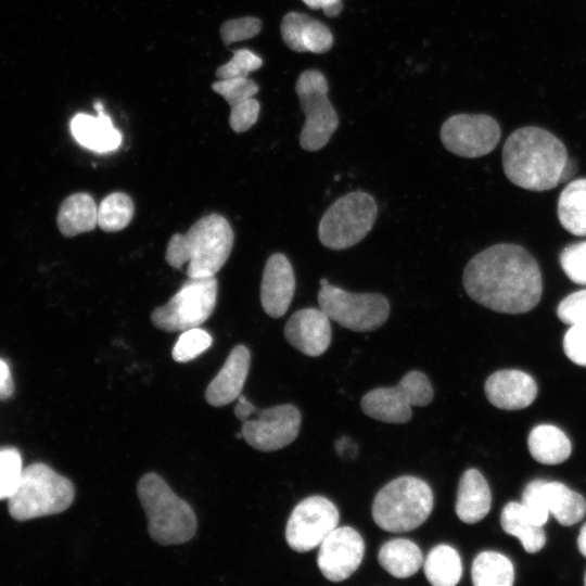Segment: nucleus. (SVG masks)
I'll use <instances>...</instances> for the list:
<instances>
[{
    "mask_svg": "<svg viewBox=\"0 0 586 586\" xmlns=\"http://www.w3.org/2000/svg\"><path fill=\"white\" fill-rule=\"evenodd\" d=\"M462 281L474 302L504 314L533 309L543 292L537 262L525 249L510 243L489 246L473 256Z\"/></svg>",
    "mask_w": 586,
    "mask_h": 586,
    "instance_id": "nucleus-1",
    "label": "nucleus"
},
{
    "mask_svg": "<svg viewBox=\"0 0 586 586\" xmlns=\"http://www.w3.org/2000/svg\"><path fill=\"white\" fill-rule=\"evenodd\" d=\"M571 160L561 140L535 126L514 130L502 148L507 178L523 189L546 191L571 176Z\"/></svg>",
    "mask_w": 586,
    "mask_h": 586,
    "instance_id": "nucleus-2",
    "label": "nucleus"
},
{
    "mask_svg": "<svg viewBox=\"0 0 586 586\" xmlns=\"http://www.w3.org/2000/svg\"><path fill=\"white\" fill-rule=\"evenodd\" d=\"M233 239L227 219L209 214L195 221L184 234L176 233L170 238L165 259L176 269L186 266L189 278L214 277L227 262Z\"/></svg>",
    "mask_w": 586,
    "mask_h": 586,
    "instance_id": "nucleus-3",
    "label": "nucleus"
},
{
    "mask_svg": "<svg viewBox=\"0 0 586 586\" xmlns=\"http://www.w3.org/2000/svg\"><path fill=\"white\" fill-rule=\"evenodd\" d=\"M138 498L148 518L151 538L162 546L184 544L196 532V518L191 506L177 496L163 477L154 472L137 484Z\"/></svg>",
    "mask_w": 586,
    "mask_h": 586,
    "instance_id": "nucleus-4",
    "label": "nucleus"
},
{
    "mask_svg": "<svg viewBox=\"0 0 586 586\" xmlns=\"http://www.w3.org/2000/svg\"><path fill=\"white\" fill-rule=\"evenodd\" d=\"M432 508L431 487L419 477L405 475L378 492L372 504V518L380 528L403 533L423 524Z\"/></svg>",
    "mask_w": 586,
    "mask_h": 586,
    "instance_id": "nucleus-5",
    "label": "nucleus"
},
{
    "mask_svg": "<svg viewBox=\"0 0 586 586\" xmlns=\"http://www.w3.org/2000/svg\"><path fill=\"white\" fill-rule=\"evenodd\" d=\"M72 482L43 463H34L23 470L15 492L8 499L11 517L27 521L61 513L73 502Z\"/></svg>",
    "mask_w": 586,
    "mask_h": 586,
    "instance_id": "nucleus-6",
    "label": "nucleus"
},
{
    "mask_svg": "<svg viewBox=\"0 0 586 586\" xmlns=\"http://www.w3.org/2000/svg\"><path fill=\"white\" fill-rule=\"evenodd\" d=\"M378 206L372 195L354 191L339 198L323 214L318 227L321 244L341 251L360 242L372 229Z\"/></svg>",
    "mask_w": 586,
    "mask_h": 586,
    "instance_id": "nucleus-7",
    "label": "nucleus"
},
{
    "mask_svg": "<svg viewBox=\"0 0 586 586\" xmlns=\"http://www.w3.org/2000/svg\"><path fill=\"white\" fill-rule=\"evenodd\" d=\"M217 292L214 277L189 278L165 305L153 310L151 321L166 332L196 328L212 315Z\"/></svg>",
    "mask_w": 586,
    "mask_h": 586,
    "instance_id": "nucleus-8",
    "label": "nucleus"
},
{
    "mask_svg": "<svg viewBox=\"0 0 586 586\" xmlns=\"http://www.w3.org/2000/svg\"><path fill=\"white\" fill-rule=\"evenodd\" d=\"M328 82L317 69L303 72L295 86L305 124L300 133V144L306 151H318L330 140L339 126L337 114L329 101Z\"/></svg>",
    "mask_w": 586,
    "mask_h": 586,
    "instance_id": "nucleus-9",
    "label": "nucleus"
},
{
    "mask_svg": "<svg viewBox=\"0 0 586 586\" xmlns=\"http://www.w3.org/2000/svg\"><path fill=\"white\" fill-rule=\"evenodd\" d=\"M433 399L428 377L418 370L407 372L396 386L374 388L364 395L362 411L386 423H405L412 416L411 407H423Z\"/></svg>",
    "mask_w": 586,
    "mask_h": 586,
    "instance_id": "nucleus-10",
    "label": "nucleus"
},
{
    "mask_svg": "<svg viewBox=\"0 0 586 586\" xmlns=\"http://www.w3.org/2000/svg\"><path fill=\"white\" fill-rule=\"evenodd\" d=\"M318 303L331 320L355 332L373 331L390 315L388 301L382 294L351 293L331 284L320 288Z\"/></svg>",
    "mask_w": 586,
    "mask_h": 586,
    "instance_id": "nucleus-11",
    "label": "nucleus"
},
{
    "mask_svg": "<svg viewBox=\"0 0 586 586\" xmlns=\"http://www.w3.org/2000/svg\"><path fill=\"white\" fill-rule=\"evenodd\" d=\"M521 502L539 525L547 522L549 513L565 526L577 523L586 513L585 498L555 481L537 479L530 482L522 493Z\"/></svg>",
    "mask_w": 586,
    "mask_h": 586,
    "instance_id": "nucleus-12",
    "label": "nucleus"
},
{
    "mask_svg": "<svg viewBox=\"0 0 586 586\" xmlns=\"http://www.w3.org/2000/svg\"><path fill=\"white\" fill-rule=\"evenodd\" d=\"M340 514L335 505L322 496H310L298 502L285 527V539L297 552L309 551L337 526Z\"/></svg>",
    "mask_w": 586,
    "mask_h": 586,
    "instance_id": "nucleus-13",
    "label": "nucleus"
},
{
    "mask_svg": "<svg viewBox=\"0 0 586 586\" xmlns=\"http://www.w3.org/2000/svg\"><path fill=\"white\" fill-rule=\"evenodd\" d=\"M500 139V127L486 114H457L441 128L444 146L458 156L474 158L492 152Z\"/></svg>",
    "mask_w": 586,
    "mask_h": 586,
    "instance_id": "nucleus-14",
    "label": "nucleus"
},
{
    "mask_svg": "<svg viewBox=\"0 0 586 586\" xmlns=\"http://www.w3.org/2000/svg\"><path fill=\"white\" fill-rule=\"evenodd\" d=\"M242 421L241 433L245 442L260 451H273L291 444L298 435L301 412L290 404L267 409H255Z\"/></svg>",
    "mask_w": 586,
    "mask_h": 586,
    "instance_id": "nucleus-15",
    "label": "nucleus"
},
{
    "mask_svg": "<svg viewBox=\"0 0 586 586\" xmlns=\"http://www.w3.org/2000/svg\"><path fill=\"white\" fill-rule=\"evenodd\" d=\"M364 553L360 534L351 526H336L319 545L317 564L327 579L342 582L358 569Z\"/></svg>",
    "mask_w": 586,
    "mask_h": 586,
    "instance_id": "nucleus-16",
    "label": "nucleus"
},
{
    "mask_svg": "<svg viewBox=\"0 0 586 586\" xmlns=\"http://www.w3.org/2000/svg\"><path fill=\"white\" fill-rule=\"evenodd\" d=\"M284 336L301 353L317 357L329 347L332 339L330 318L320 308H303L286 321Z\"/></svg>",
    "mask_w": 586,
    "mask_h": 586,
    "instance_id": "nucleus-17",
    "label": "nucleus"
},
{
    "mask_svg": "<svg viewBox=\"0 0 586 586\" xmlns=\"http://www.w3.org/2000/svg\"><path fill=\"white\" fill-rule=\"evenodd\" d=\"M295 291V276L288 257L272 254L266 262L260 284V303L264 311L280 318L289 309Z\"/></svg>",
    "mask_w": 586,
    "mask_h": 586,
    "instance_id": "nucleus-18",
    "label": "nucleus"
},
{
    "mask_svg": "<svg viewBox=\"0 0 586 586\" xmlns=\"http://www.w3.org/2000/svg\"><path fill=\"white\" fill-rule=\"evenodd\" d=\"M488 402L497 408L518 410L530 406L536 395L535 380L527 373L506 369L491 374L484 386Z\"/></svg>",
    "mask_w": 586,
    "mask_h": 586,
    "instance_id": "nucleus-19",
    "label": "nucleus"
},
{
    "mask_svg": "<svg viewBox=\"0 0 586 586\" xmlns=\"http://www.w3.org/2000/svg\"><path fill=\"white\" fill-rule=\"evenodd\" d=\"M250 362L251 354L246 346L233 347L219 372L208 384L205 391L206 402L214 407H221L238 399L249 374Z\"/></svg>",
    "mask_w": 586,
    "mask_h": 586,
    "instance_id": "nucleus-20",
    "label": "nucleus"
},
{
    "mask_svg": "<svg viewBox=\"0 0 586 586\" xmlns=\"http://www.w3.org/2000/svg\"><path fill=\"white\" fill-rule=\"evenodd\" d=\"M280 29L284 43L296 52L324 53L333 44L329 28L304 13L285 14Z\"/></svg>",
    "mask_w": 586,
    "mask_h": 586,
    "instance_id": "nucleus-21",
    "label": "nucleus"
},
{
    "mask_svg": "<svg viewBox=\"0 0 586 586\" xmlns=\"http://www.w3.org/2000/svg\"><path fill=\"white\" fill-rule=\"evenodd\" d=\"M491 506L492 493L485 477L476 469L464 471L458 485L457 517L467 524H473L488 513Z\"/></svg>",
    "mask_w": 586,
    "mask_h": 586,
    "instance_id": "nucleus-22",
    "label": "nucleus"
},
{
    "mask_svg": "<svg viewBox=\"0 0 586 586\" xmlns=\"http://www.w3.org/2000/svg\"><path fill=\"white\" fill-rule=\"evenodd\" d=\"M98 113V116L77 114L71 122L73 137L80 145L99 153L116 150L122 136L103 111Z\"/></svg>",
    "mask_w": 586,
    "mask_h": 586,
    "instance_id": "nucleus-23",
    "label": "nucleus"
},
{
    "mask_svg": "<svg viewBox=\"0 0 586 586\" xmlns=\"http://www.w3.org/2000/svg\"><path fill=\"white\" fill-rule=\"evenodd\" d=\"M56 221L65 237L89 232L98 225V206L88 193L72 194L62 202Z\"/></svg>",
    "mask_w": 586,
    "mask_h": 586,
    "instance_id": "nucleus-24",
    "label": "nucleus"
},
{
    "mask_svg": "<svg viewBox=\"0 0 586 586\" xmlns=\"http://www.w3.org/2000/svg\"><path fill=\"white\" fill-rule=\"evenodd\" d=\"M502 530L520 539L525 551H539L546 543L543 525L537 524L528 514L522 502H508L500 515Z\"/></svg>",
    "mask_w": 586,
    "mask_h": 586,
    "instance_id": "nucleus-25",
    "label": "nucleus"
},
{
    "mask_svg": "<svg viewBox=\"0 0 586 586\" xmlns=\"http://www.w3.org/2000/svg\"><path fill=\"white\" fill-rule=\"evenodd\" d=\"M532 457L544 464H558L571 455V442L565 433L550 424L535 426L527 438Z\"/></svg>",
    "mask_w": 586,
    "mask_h": 586,
    "instance_id": "nucleus-26",
    "label": "nucleus"
},
{
    "mask_svg": "<svg viewBox=\"0 0 586 586\" xmlns=\"http://www.w3.org/2000/svg\"><path fill=\"white\" fill-rule=\"evenodd\" d=\"M378 561L392 576L406 578L413 575L421 568L423 557L420 548L413 542L395 538L381 546Z\"/></svg>",
    "mask_w": 586,
    "mask_h": 586,
    "instance_id": "nucleus-27",
    "label": "nucleus"
},
{
    "mask_svg": "<svg viewBox=\"0 0 586 586\" xmlns=\"http://www.w3.org/2000/svg\"><path fill=\"white\" fill-rule=\"evenodd\" d=\"M561 226L574 235H586V178L571 181L558 201Z\"/></svg>",
    "mask_w": 586,
    "mask_h": 586,
    "instance_id": "nucleus-28",
    "label": "nucleus"
},
{
    "mask_svg": "<svg viewBox=\"0 0 586 586\" xmlns=\"http://www.w3.org/2000/svg\"><path fill=\"white\" fill-rule=\"evenodd\" d=\"M426 579L434 586H455L462 575V563L458 551L441 544L430 550L423 562Z\"/></svg>",
    "mask_w": 586,
    "mask_h": 586,
    "instance_id": "nucleus-29",
    "label": "nucleus"
},
{
    "mask_svg": "<svg viewBox=\"0 0 586 586\" xmlns=\"http://www.w3.org/2000/svg\"><path fill=\"white\" fill-rule=\"evenodd\" d=\"M472 583L475 586H511L514 581L512 562L496 551H482L472 563Z\"/></svg>",
    "mask_w": 586,
    "mask_h": 586,
    "instance_id": "nucleus-30",
    "label": "nucleus"
},
{
    "mask_svg": "<svg viewBox=\"0 0 586 586\" xmlns=\"http://www.w3.org/2000/svg\"><path fill=\"white\" fill-rule=\"evenodd\" d=\"M133 216L131 199L122 192L106 195L98 206V226L105 232L126 228Z\"/></svg>",
    "mask_w": 586,
    "mask_h": 586,
    "instance_id": "nucleus-31",
    "label": "nucleus"
},
{
    "mask_svg": "<svg viewBox=\"0 0 586 586\" xmlns=\"http://www.w3.org/2000/svg\"><path fill=\"white\" fill-rule=\"evenodd\" d=\"M212 336L200 328H191L182 331L178 337L171 356L177 362H187L205 352L212 345Z\"/></svg>",
    "mask_w": 586,
    "mask_h": 586,
    "instance_id": "nucleus-32",
    "label": "nucleus"
},
{
    "mask_svg": "<svg viewBox=\"0 0 586 586\" xmlns=\"http://www.w3.org/2000/svg\"><path fill=\"white\" fill-rule=\"evenodd\" d=\"M23 473L20 453L14 448L0 449V500L15 492Z\"/></svg>",
    "mask_w": 586,
    "mask_h": 586,
    "instance_id": "nucleus-33",
    "label": "nucleus"
},
{
    "mask_svg": "<svg viewBox=\"0 0 586 586\" xmlns=\"http://www.w3.org/2000/svg\"><path fill=\"white\" fill-rule=\"evenodd\" d=\"M212 88L216 93L220 94L231 107L253 98L258 91L256 82L249 77L219 79L213 84Z\"/></svg>",
    "mask_w": 586,
    "mask_h": 586,
    "instance_id": "nucleus-34",
    "label": "nucleus"
},
{
    "mask_svg": "<svg viewBox=\"0 0 586 586\" xmlns=\"http://www.w3.org/2000/svg\"><path fill=\"white\" fill-rule=\"evenodd\" d=\"M263 64L262 59L246 49L233 52L232 59L216 71L219 79L247 77L251 72L258 69Z\"/></svg>",
    "mask_w": 586,
    "mask_h": 586,
    "instance_id": "nucleus-35",
    "label": "nucleus"
},
{
    "mask_svg": "<svg viewBox=\"0 0 586 586\" xmlns=\"http://www.w3.org/2000/svg\"><path fill=\"white\" fill-rule=\"evenodd\" d=\"M566 277L578 284H586V241L569 245L560 255Z\"/></svg>",
    "mask_w": 586,
    "mask_h": 586,
    "instance_id": "nucleus-36",
    "label": "nucleus"
},
{
    "mask_svg": "<svg viewBox=\"0 0 586 586\" xmlns=\"http://www.w3.org/2000/svg\"><path fill=\"white\" fill-rule=\"evenodd\" d=\"M260 28L262 23L258 18L245 16L225 22L220 35L225 44H230L256 36Z\"/></svg>",
    "mask_w": 586,
    "mask_h": 586,
    "instance_id": "nucleus-37",
    "label": "nucleus"
},
{
    "mask_svg": "<svg viewBox=\"0 0 586 586\" xmlns=\"http://www.w3.org/2000/svg\"><path fill=\"white\" fill-rule=\"evenodd\" d=\"M557 314L559 319L569 326L586 323V290L564 297L558 306Z\"/></svg>",
    "mask_w": 586,
    "mask_h": 586,
    "instance_id": "nucleus-38",
    "label": "nucleus"
},
{
    "mask_svg": "<svg viewBox=\"0 0 586 586\" xmlns=\"http://www.w3.org/2000/svg\"><path fill=\"white\" fill-rule=\"evenodd\" d=\"M563 349L570 360L586 367V323L571 326L563 337Z\"/></svg>",
    "mask_w": 586,
    "mask_h": 586,
    "instance_id": "nucleus-39",
    "label": "nucleus"
},
{
    "mask_svg": "<svg viewBox=\"0 0 586 586\" xmlns=\"http://www.w3.org/2000/svg\"><path fill=\"white\" fill-rule=\"evenodd\" d=\"M259 103L254 98L247 99L231 107L229 124L233 131L249 130L258 118Z\"/></svg>",
    "mask_w": 586,
    "mask_h": 586,
    "instance_id": "nucleus-40",
    "label": "nucleus"
},
{
    "mask_svg": "<svg viewBox=\"0 0 586 586\" xmlns=\"http://www.w3.org/2000/svg\"><path fill=\"white\" fill-rule=\"evenodd\" d=\"M310 9H322L329 17L337 16L342 9V0H302Z\"/></svg>",
    "mask_w": 586,
    "mask_h": 586,
    "instance_id": "nucleus-41",
    "label": "nucleus"
},
{
    "mask_svg": "<svg viewBox=\"0 0 586 586\" xmlns=\"http://www.w3.org/2000/svg\"><path fill=\"white\" fill-rule=\"evenodd\" d=\"M13 393V382L5 361L0 359V399L10 397Z\"/></svg>",
    "mask_w": 586,
    "mask_h": 586,
    "instance_id": "nucleus-42",
    "label": "nucleus"
},
{
    "mask_svg": "<svg viewBox=\"0 0 586 586\" xmlns=\"http://www.w3.org/2000/svg\"><path fill=\"white\" fill-rule=\"evenodd\" d=\"M255 407L243 395L238 397V403L234 407V415L240 421L247 419L254 411Z\"/></svg>",
    "mask_w": 586,
    "mask_h": 586,
    "instance_id": "nucleus-43",
    "label": "nucleus"
},
{
    "mask_svg": "<svg viewBox=\"0 0 586 586\" xmlns=\"http://www.w3.org/2000/svg\"><path fill=\"white\" fill-rule=\"evenodd\" d=\"M577 546L583 556L586 557V523L582 526L578 538Z\"/></svg>",
    "mask_w": 586,
    "mask_h": 586,
    "instance_id": "nucleus-44",
    "label": "nucleus"
},
{
    "mask_svg": "<svg viewBox=\"0 0 586 586\" xmlns=\"http://www.w3.org/2000/svg\"><path fill=\"white\" fill-rule=\"evenodd\" d=\"M94 109H95L98 112H102V111H103V105H102L100 102H95V103H94Z\"/></svg>",
    "mask_w": 586,
    "mask_h": 586,
    "instance_id": "nucleus-45",
    "label": "nucleus"
},
{
    "mask_svg": "<svg viewBox=\"0 0 586 586\" xmlns=\"http://www.w3.org/2000/svg\"><path fill=\"white\" fill-rule=\"evenodd\" d=\"M329 284L328 280L326 278H322L320 279V285L323 286V285H327Z\"/></svg>",
    "mask_w": 586,
    "mask_h": 586,
    "instance_id": "nucleus-46",
    "label": "nucleus"
},
{
    "mask_svg": "<svg viewBox=\"0 0 586 586\" xmlns=\"http://www.w3.org/2000/svg\"><path fill=\"white\" fill-rule=\"evenodd\" d=\"M584 584L586 585V573H585V577H584Z\"/></svg>",
    "mask_w": 586,
    "mask_h": 586,
    "instance_id": "nucleus-47",
    "label": "nucleus"
}]
</instances>
